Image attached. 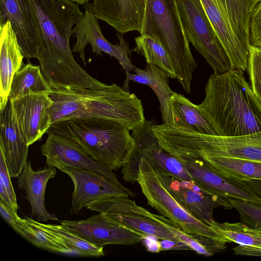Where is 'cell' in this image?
I'll list each match as a JSON object with an SVG mask.
<instances>
[{
	"instance_id": "obj_1",
	"label": "cell",
	"mask_w": 261,
	"mask_h": 261,
	"mask_svg": "<svg viewBox=\"0 0 261 261\" xmlns=\"http://www.w3.org/2000/svg\"><path fill=\"white\" fill-rule=\"evenodd\" d=\"M39 27L38 60L53 90L101 89L108 85L92 77L74 60L70 47L73 27L83 13L71 0H30Z\"/></svg>"
},
{
	"instance_id": "obj_2",
	"label": "cell",
	"mask_w": 261,
	"mask_h": 261,
	"mask_svg": "<svg viewBox=\"0 0 261 261\" xmlns=\"http://www.w3.org/2000/svg\"><path fill=\"white\" fill-rule=\"evenodd\" d=\"M205 97L197 105L218 136H240L261 131V102L246 80L244 71L231 68L212 74Z\"/></svg>"
},
{
	"instance_id": "obj_3",
	"label": "cell",
	"mask_w": 261,
	"mask_h": 261,
	"mask_svg": "<svg viewBox=\"0 0 261 261\" xmlns=\"http://www.w3.org/2000/svg\"><path fill=\"white\" fill-rule=\"evenodd\" d=\"M48 94L53 101L51 124L75 118H101L117 121L132 130L146 120L141 100L115 84L101 89H52Z\"/></svg>"
},
{
	"instance_id": "obj_4",
	"label": "cell",
	"mask_w": 261,
	"mask_h": 261,
	"mask_svg": "<svg viewBox=\"0 0 261 261\" xmlns=\"http://www.w3.org/2000/svg\"><path fill=\"white\" fill-rule=\"evenodd\" d=\"M129 131L124 125L110 119L75 118L52 124L46 134L73 140L95 161L113 171L128 161L134 149L135 142Z\"/></svg>"
},
{
	"instance_id": "obj_5",
	"label": "cell",
	"mask_w": 261,
	"mask_h": 261,
	"mask_svg": "<svg viewBox=\"0 0 261 261\" xmlns=\"http://www.w3.org/2000/svg\"><path fill=\"white\" fill-rule=\"evenodd\" d=\"M161 144L179 160L219 156L261 163V131L224 137L201 134L167 124L162 132Z\"/></svg>"
},
{
	"instance_id": "obj_6",
	"label": "cell",
	"mask_w": 261,
	"mask_h": 261,
	"mask_svg": "<svg viewBox=\"0 0 261 261\" xmlns=\"http://www.w3.org/2000/svg\"><path fill=\"white\" fill-rule=\"evenodd\" d=\"M141 35L158 38L167 49L176 79L188 94L197 64L192 55L176 0H145Z\"/></svg>"
},
{
	"instance_id": "obj_7",
	"label": "cell",
	"mask_w": 261,
	"mask_h": 261,
	"mask_svg": "<svg viewBox=\"0 0 261 261\" xmlns=\"http://www.w3.org/2000/svg\"><path fill=\"white\" fill-rule=\"evenodd\" d=\"M137 182L148 204L178 225L184 232L228 243L218 231L196 219L180 205L162 184L153 167L143 158L140 160Z\"/></svg>"
},
{
	"instance_id": "obj_8",
	"label": "cell",
	"mask_w": 261,
	"mask_h": 261,
	"mask_svg": "<svg viewBox=\"0 0 261 261\" xmlns=\"http://www.w3.org/2000/svg\"><path fill=\"white\" fill-rule=\"evenodd\" d=\"M87 208L102 213L112 222L139 234L143 238L150 235L160 240H178L170 229L172 226L179 228L178 225L139 206L128 197L101 199L92 203Z\"/></svg>"
},
{
	"instance_id": "obj_9",
	"label": "cell",
	"mask_w": 261,
	"mask_h": 261,
	"mask_svg": "<svg viewBox=\"0 0 261 261\" xmlns=\"http://www.w3.org/2000/svg\"><path fill=\"white\" fill-rule=\"evenodd\" d=\"M189 42L205 58L214 73L228 71L231 64L200 0H176Z\"/></svg>"
},
{
	"instance_id": "obj_10",
	"label": "cell",
	"mask_w": 261,
	"mask_h": 261,
	"mask_svg": "<svg viewBox=\"0 0 261 261\" xmlns=\"http://www.w3.org/2000/svg\"><path fill=\"white\" fill-rule=\"evenodd\" d=\"M154 124L152 120H145L132 130L135 145L128 161L121 168L123 179L131 184L137 181L140 160L143 158L155 168L180 179L193 180L182 162L161 146L153 131Z\"/></svg>"
},
{
	"instance_id": "obj_11",
	"label": "cell",
	"mask_w": 261,
	"mask_h": 261,
	"mask_svg": "<svg viewBox=\"0 0 261 261\" xmlns=\"http://www.w3.org/2000/svg\"><path fill=\"white\" fill-rule=\"evenodd\" d=\"M154 168L162 184L174 199L194 217L211 227L215 221L213 217L215 208H232L228 198L210 193L194 180L180 179L160 168Z\"/></svg>"
},
{
	"instance_id": "obj_12",
	"label": "cell",
	"mask_w": 261,
	"mask_h": 261,
	"mask_svg": "<svg viewBox=\"0 0 261 261\" xmlns=\"http://www.w3.org/2000/svg\"><path fill=\"white\" fill-rule=\"evenodd\" d=\"M83 15L73 29V36L76 38L72 53H80V56L86 66L85 49L89 44L93 53L97 56L101 55L104 52L117 60L125 72L134 70L129 55L130 50L128 44L125 41L122 34L118 33L117 35L119 43L113 44L103 36L97 19L92 11V4H86L84 6Z\"/></svg>"
},
{
	"instance_id": "obj_13",
	"label": "cell",
	"mask_w": 261,
	"mask_h": 261,
	"mask_svg": "<svg viewBox=\"0 0 261 261\" xmlns=\"http://www.w3.org/2000/svg\"><path fill=\"white\" fill-rule=\"evenodd\" d=\"M59 169L67 174L74 185L70 210L71 214H77L83 208L101 199L137 195L130 190L120 187L97 172L70 167H63Z\"/></svg>"
},
{
	"instance_id": "obj_14",
	"label": "cell",
	"mask_w": 261,
	"mask_h": 261,
	"mask_svg": "<svg viewBox=\"0 0 261 261\" xmlns=\"http://www.w3.org/2000/svg\"><path fill=\"white\" fill-rule=\"evenodd\" d=\"M41 146L42 155L48 167L59 169L70 167L97 172L120 187L126 189L118 180L112 170L92 158L75 141L54 133H48Z\"/></svg>"
},
{
	"instance_id": "obj_15",
	"label": "cell",
	"mask_w": 261,
	"mask_h": 261,
	"mask_svg": "<svg viewBox=\"0 0 261 261\" xmlns=\"http://www.w3.org/2000/svg\"><path fill=\"white\" fill-rule=\"evenodd\" d=\"M60 223L69 231L99 248L107 245H135L143 239L139 234L112 222L101 213L82 220H62Z\"/></svg>"
},
{
	"instance_id": "obj_16",
	"label": "cell",
	"mask_w": 261,
	"mask_h": 261,
	"mask_svg": "<svg viewBox=\"0 0 261 261\" xmlns=\"http://www.w3.org/2000/svg\"><path fill=\"white\" fill-rule=\"evenodd\" d=\"M8 21L15 32L24 58H36L39 27L30 0H0V26Z\"/></svg>"
},
{
	"instance_id": "obj_17",
	"label": "cell",
	"mask_w": 261,
	"mask_h": 261,
	"mask_svg": "<svg viewBox=\"0 0 261 261\" xmlns=\"http://www.w3.org/2000/svg\"><path fill=\"white\" fill-rule=\"evenodd\" d=\"M193 180L217 196L246 200L261 205V198L239 179L226 176L198 160H180Z\"/></svg>"
},
{
	"instance_id": "obj_18",
	"label": "cell",
	"mask_w": 261,
	"mask_h": 261,
	"mask_svg": "<svg viewBox=\"0 0 261 261\" xmlns=\"http://www.w3.org/2000/svg\"><path fill=\"white\" fill-rule=\"evenodd\" d=\"M10 101L15 120L30 146L40 140L50 127L49 110L53 101L46 92Z\"/></svg>"
},
{
	"instance_id": "obj_19",
	"label": "cell",
	"mask_w": 261,
	"mask_h": 261,
	"mask_svg": "<svg viewBox=\"0 0 261 261\" xmlns=\"http://www.w3.org/2000/svg\"><path fill=\"white\" fill-rule=\"evenodd\" d=\"M145 0H93L92 11L98 19L105 21L119 33L140 32Z\"/></svg>"
},
{
	"instance_id": "obj_20",
	"label": "cell",
	"mask_w": 261,
	"mask_h": 261,
	"mask_svg": "<svg viewBox=\"0 0 261 261\" xmlns=\"http://www.w3.org/2000/svg\"><path fill=\"white\" fill-rule=\"evenodd\" d=\"M0 121V150L10 177L17 178L27 162L29 145L15 120L10 99L1 112Z\"/></svg>"
},
{
	"instance_id": "obj_21",
	"label": "cell",
	"mask_w": 261,
	"mask_h": 261,
	"mask_svg": "<svg viewBox=\"0 0 261 261\" xmlns=\"http://www.w3.org/2000/svg\"><path fill=\"white\" fill-rule=\"evenodd\" d=\"M227 56L231 68L247 71L250 51L235 34L219 0H200Z\"/></svg>"
},
{
	"instance_id": "obj_22",
	"label": "cell",
	"mask_w": 261,
	"mask_h": 261,
	"mask_svg": "<svg viewBox=\"0 0 261 261\" xmlns=\"http://www.w3.org/2000/svg\"><path fill=\"white\" fill-rule=\"evenodd\" d=\"M56 173V169L50 167L35 171L30 162L27 161L17 177L18 187L25 192V198L30 204L32 218L39 222L58 220L54 214L46 210L45 204L47 182L55 176Z\"/></svg>"
},
{
	"instance_id": "obj_23",
	"label": "cell",
	"mask_w": 261,
	"mask_h": 261,
	"mask_svg": "<svg viewBox=\"0 0 261 261\" xmlns=\"http://www.w3.org/2000/svg\"><path fill=\"white\" fill-rule=\"evenodd\" d=\"M0 112L9 100L11 83L21 67L24 56L11 23L0 26Z\"/></svg>"
},
{
	"instance_id": "obj_24",
	"label": "cell",
	"mask_w": 261,
	"mask_h": 261,
	"mask_svg": "<svg viewBox=\"0 0 261 261\" xmlns=\"http://www.w3.org/2000/svg\"><path fill=\"white\" fill-rule=\"evenodd\" d=\"M135 74L125 72L126 79L122 88L128 90V83L130 81L145 84L150 87L156 94L160 103L163 123L170 124L171 116L169 108V98L174 93L169 85L168 74L157 66L147 64L144 69L134 66Z\"/></svg>"
},
{
	"instance_id": "obj_25",
	"label": "cell",
	"mask_w": 261,
	"mask_h": 261,
	"mask_svg": "<svg viewBox=\"0 0 261 261\" xmlns=\"http://www.w3.org/2000/svg\"><path fill=\"white\" fill-rule=\"evenodd\" d=\"M171 123L174 126L201 134L218 135V134L199 110L183 94L174 92L169 99Z\"/></svg>"
},
{
	"instance_id": "obj_26",
	"label": "cell",
	"mask_w": 261,
	"mask_h": 261,
	"mask_svg": "<svg viewBox=\"0 0 261 261\" xmlns=\"http://www.w3.org/2000/svg\"><path fill=\"white\" fill-rule=\"evenodd\" d=\"M260 0H219L233 31L250 51V23L252 11Z\"/></svg>"
},
{
	"instance_id": "obj_27",
	"label": "cell",
	"mask_w": 261,
	"mask_h": 261,
	"mask_svg": "<svg viewBox=\"0 0 261 261\" xmlns=\"http://www.w3.org/2000/svg\"><path fill=\"white\" fill-rule=\"evenodd\" d=\"M51 90L40 66L29 62L23 64L15 73L11 83L9 99H18L31 94L49 93Z\"/></svg>"
},
{
	"instance_id": "obj_28",
	"label": "cell",
	"mask_w": 261,
	"mask_h": 261,
	"mask_svg": "<svg viewBox=\"0 0 261 261\" xmlns=\"http://www.w3.org/2000/svg\"><path fill=\"white\" fill-rule=\"evenodd\" d=\"M198 160L226 176L242 180L261 179L260 162L219 156H207Z\"/></svg>"
},
{
	"instance_id": "obj_29",
	"label": "cell",
	"mask_w": 261,
	"mask_h": 261,
	"mask_svg": "<svg viewBox=\"0 0 261 261\" xmlns=\"http://www.w3.org/2000/svg\"><path fill=\"white\" fill-rule=\"evenodd\" d=\"M27 222L35 225L54 235L63 243L73 254L82 256H104L103 247H97L68 230L63 225L43 224L32 218H23Z\"/></svg>"
},
{
	"instance_id": "obj_30",
	"label": "cell",
	"mask_w": 261,
	"mask_h": 261,
	"mask_svg": "<svg viewBox=\"0 0 261 261\" xmlns=\"http://www.w3.org/2000/svg\"><path fill=\"white\" fill-rule=\"evenodd\" d=\"M134 51L145 58L147 64H153L165 72L169 77L176 78L171 58L161 41L156 37L141 35L135 38Z\"/></svg>"
},
{
	"instance_id": "obj_31",
	"label": "cell",
	"mask_w": 261,
	"mask_h": 261,
	"mask_svg": "<svg viewBox=\"0 0 261 261\" xmlns=\"http://www.w3.org/2000/svg\"><path fill=\"white\" fill-rule=\"evenodd\" d=\"M212 227L221 233L228 243L261 248V229L249 226L243 222L219 223L216 220Z\"/></svg>"
},
{
	"instance_id": "obj_32",
	"label": "cell",
	"mask_w": 261,
	"mask_h": 261,
	"mask_svg": "<svg viewBox=\"0 0 261 261\" xmlns=\"http://www.w3.org/2000/svg\"><path fill=\"white\" fill-rule=\"evenodd\" d=\"M21 236L34 245L53 252L73 254L72 251L54 235L22 219Z\"/></svg>"
},
{
	"instance_id": "obj_33",
	"label": "cell",
	"mask_w": 261,
	"mask_h": 261,
	"mask_svg": "<svg viewBox=\"0 0 261 261\" xmlns=\"http://www.w3.org/2000/svg\"><path fill=\"white\" fill-rule=\"evenodd\" d=\"M171 230L177 239L187 243L198 254L211 256L222 252L226 248V243L219 242L208 237L201 235H190L184 232L179 228L172 227Z\"/></svg>"
},
{
	"instance_id": "obj_34",
	"label": "cell",
	"mask_w": 261,
	"mask_h": 261,
	"mask_svg": "<svg viewBox=\"0 0 261 261\" xmlns=\"http://www.w3.org/2000/svg\"><path fill=\"white\" fill-rule=\"evenodd\" d=\"M228 199L232 208L240 214L242 222L250 227L261 229V205L231 197Z\"/></svg>"
},
{
	"instance_id": "obj_35",
	"label": "cell",
	"mask_w": 261,
	"mask_h": 261,
	"mask_svg": "<svg viewBox=\"0 0 261 261\" xmlns=\"http://www.w3.org/2000/svg\"><path fill=\"white\" fill-rule=\"evenodd\" d=\"M10 178L3 152L0 150V199L17 212L19 207Z\"/></svg>"
},
{
	"instance_id": "obj_36",
	"label": "cell",
	"mask_w": 261,
	"mask_h": 261,
	"mask_svg": "<svg viewBox=\"0 0 261 261\" xmlns=\"http://www.w3.org/2000/svg\"><path fill=\"white\" fill-rule=\"evenodd\" d=\"M247 71L253 92L261 102V47L250 45Z\"/></svg>"
},
{
	"instance_id": "obj_37",
	"label": "cell",
	"mask_w": 261,
	"mask_h": 261,
	"mask_svg": "<svg viewBox=\"0 0 261 261\" xmlns=\"http://www.w3.org/2000/svg\"><path fill=\"white\" fill-rule=\"evenodd\" d=\"M250 44L261 47V0L254 8L250 23Z\"/></svg>"
},
{
	"instance_id": "obj_38",
	"label": "cell",
	"mask_w": 261,
	"mask_h": 261,
	"mask_svg": "<svg viewBox=\"0 0 261 261\" xmlns=\"http://www.w3.org/2000/svg\"><path fill=\"white\" fill-rule=\"evenodd\" d=\"M0 213L1 216L18 233H22V218L4 201L0 199Z\"/></svg>"
},
{
	"instance_id": "obj_39",
	"label": "cell",
	"mask_w": 261,
	"mask_h": 261,
	"mask_svg": "<svg viewBox=\"0 0 261 261\" xmlns=\"http://www.w3.org/2000/svg\"><path fill=\"white\" fill-rule=\"evenodd\" d=\"M161 251L178 250H192L191 248L186 243L179 240L164 239L159 241Z\"/></svg>"
},
{
	"instance_id": "obj_40",
	"label": "cell",
	"mask_w": 261,
	"mask_h": 261,
	"mask_svg": "<svg viewBox=\"0 0 261 261\" xmlns=\"http://www.w3.org/2000/svg\"><path fill=\"white\" fill-rule=\"evenodd\" d=\"M233 250L237 255L261 256L260 248L238 245Z\"/></svg>"
},
{
	"instance_id": "obj_41",
	"label": "cell",
	"mask_w": 261,
	"mask_h": 261,
	"mask_svg": "<svg viewBox=\"0 0 261 261\" xmlns=\"http://www.w3.org/2000/svg\"><path fill=\"white\" fill-rule=\"evenodd\" d=\"M158 238L155 237L146 235L142 241L148 251L152 253H158L161 251L160 245Z\"/></svg>"
},
{
	"instance_id": "obj_42",
	"label": "cell",
	"mask_w": 261,
	"mask_h": 261,
	"mask_svg": "<svg viewBox=\"0 0 261 261\" xmlns=\"http://www.w3.org/2000/svg\"><path fill=\"white\" fill-rule=\"evenodd\" d=\"M254 193L261 198V179L244 180Z\"/></svg>"
},
{
	"instance_id": "obj_43",
	"label": "cell",
	"mask_w": 261,
	"mask_h": 261,
	"mask_svg": "<svg viewBox=\"0 0 261 261\" xmlns=\"http://www.w3.org/2000/svg\"><path fill=\"white\" fill-rule=\"evenodd\" d=\"M79 5H83L88 3L90 0H71Z\"/></svg>"
}]
</instances>
